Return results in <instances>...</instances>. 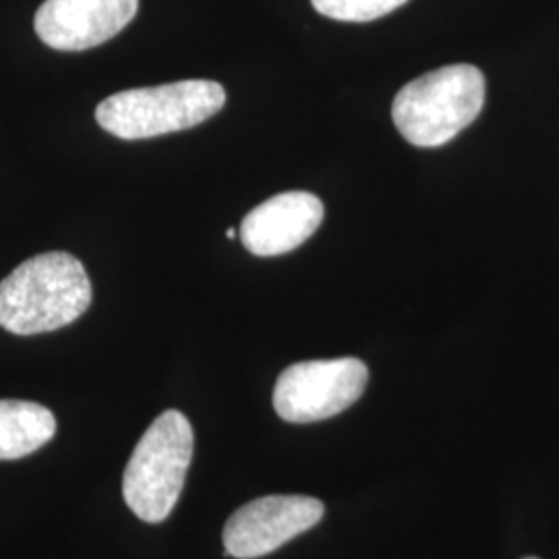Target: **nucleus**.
<instances>
[{
    "label": "nucleus",
    "instance_id": "f257e3e1",
    "mask_svg": "<svg viewBox=\"0 0 559 559\" xmlns=\"http://www.w3.org/2000/svg\"><path fill=\"white\" fill-rule=\"evenodd\" d=\"M90 302L83 263L62 251L41 253L0 282V328L17 336L55 332L80 320Z\"/></svg>",
    "mask_w": 559,
    "mask_h": 559
},
{
    "label": "nucleus",
    "instance_id": "f03ea898",
    "mask_svg": "<svg viewBox=\"0 0 559 559\" xmlns=\"http://www.w3.org/2000/svg\"><path fill=\"white\" fill-rule=\"evenodd\" d=\"M485 104V78L473 64H450L406 83L392 106L400 135L417 147L454 140Z\"/></svg>",
    "mask_w": 559,
    "mask_h": 559
},
{
    "label": "nucleus",
    "instance_id": "7ed1b4c3",
    "mask_svg": "<svg viewBox=\"0 0 559 559\" xmlns=\"http://www.w3.org/2000/svg\"><path fill=\"white\" fill-rule=\"evenodd\" d=\"M224 104L226 92L218 81H175L119 92L98 104L96 120L119 140H150L193 129L218 115Z\"/></svg>",
    "mask_w": 559,
    "mask_h": 559
},
{
    "label": "nucleus",
    "instance_id": "20e7f679",
    "mask_svg": "<svg viewBox=\"0 0 559 559\" xmlns=\"http://www.w3.org/2000/svg\"><path fill=\"white\" fill-rule=\"evenodd\" d=\"M193 427L179 411H164L143 433L124 468L122 498L150 524L168 519L193 459Z\"/></svg>",
    "mask_w": 559,
    "mask_h": 559
},
{
    "label": "nucleus",
    "instance_id": "39448f33",
    "mask_svg": "<svg viewBox=\"0 0 559 559\" xmlns=\"http://www.w3.org/2000/svg\"><path fill=\"white\" fill-rule=\"evenodd\" d=\"M367 381V365L353 357L297 362L280 373L274 408L280 419L297 425L330 419L362 396Z\"/></svg>",
    "mask_w": 559,
    "mask_h": 559
},
{
    "label": "nucleus",
    "instance_id": "423d86ee",
    "mask_svg": "<svg viewBox=\"0 0 559 559\" xmlns=\"http://www.w3.org/2000/svg\"><path fill=\"white\" fill-rule=\"evenodd\" d=\"M323 503L309 496H265L249 501L228 519L224 556L255 559L276 551L323 519Z\"/></svg>",
    "mask_w": 559,
    "mask_h": 559
},
{
    "label": "nucleus",
    "instance_id": "0eeeda50",
    "mask_svg": "<svg viewBox=\"0 0 559 559\" xmlns=\"http://www.w3.org/2000/svg\"><path fill=\"white\" fill-rule=\"evenodd\" d=\"M140 0H46L36 34L46 46L80 52L115 38L138 15Z\"/></svg>",
    "mask_w": 559,
    "mask_h": 559
},
{
    "label": "nucleus",
    "instance_id": "6e6552de",
    "mask_svg": "<svg viewBox=\"0 0 559 559\" xmlns=\"http://www.w3.org/2000/svg\"><path fill=\"white\" fill-rule=\"evenodd\" d=\"M323 222V203L307 191L280 193L251 210L240 224V240L258 258L295 251Z\"/></svg>",
    "mask_w": 559,
    "mask_h": 559
},
{
    "label": "nucleus",
    "instance_id": "1a4fd4ad",
    "mask_svg": "<svg viewBox=\"0 0 559 559\" xmlns=\"http://www.w3.org/2000/svg\"><path fill=\"white\" fill-rule=\"evenodd\" d=\"M57 419L38 402L0 400V460L34 454L55 438Z\"/></svg>",
    "mask_w": 559,
    "mask_h": 559
},
{
    "label": "nucleus",
    "instance_id": "9d476101",
    "mask_svg": "<svg viewBox=\"0 0 559 559\" xmlns=\"http://www.w3.org/2000/svg\"><path fill=\"white\" fill-rule=\"evenodd\" d=\"M316 11L336 21L367 23L390 15L408 0H311Z\"/></svg>",
    "mask_w": 559,
    "mask_h": 559
},
{
    "label": "nucleus",
    "instance_id": "9b49d317",
    "mask_svg": "<svg viewBox=\"0 0 559 559\" xmlns=\"http://www.w3.org/2000/svg\"><path fill=\"white\" fill-rule=\"evenodd\" d=\"M226 237H228V239H235V237H237V230H235V228H228V230H226Z\"/></svg>",
    "mask_w": 559,
    "mask_h": 559
},
{
    "label": "nucleus",
    "instance_id": "f8f14e48",
    "mask_svg": "<svg viewBox=\"0 0 559 559\" xmlns=\"http://www.w3.org/2000/svg\"><path fill=\"white\" fill-rule=\"evenodd\" d=\"M522 559H539V558H522Z\"/></svg>",
    "mask_w": 559,
    "mask_h": 559
}]
</instances>
